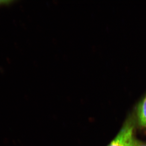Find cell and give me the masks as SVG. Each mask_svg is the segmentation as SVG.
Segmentation results:
<instances>
[{
  "mask_svg": "<svg viewBox=\"0 0 146 146\" xmlns=\"http://www.w3.org/2000/svg\"><path fill=\"white\" fill-rule=\"evenodd\" d=\"M133 146H146V145L142 143L139 141L137 140H133Z\"/></svg>",
  "mask_w": 146,
  "mask_h": 146,
  "instance_id": "277c9868",
  "label": "cell"
},
{
  "mask_svg": "<svg viewBox=\"0 0 146 146\" xmlns=\"http://www.w3.org/2000/svg\"><path fill=\"white\" fill-rule=\"evenodd\" d=\"M133 136L128 140L125 146H133Z\"/></svg>",
  "mask_w": 146,
  "mask_h": 146,
  "instance_id": "3957f363",
  "label": "cell"
},
{
  "mask_svg": "<svg viewBox=\"0 0 146 146\" xmlns=\"http://www.w3.org/2000/svg\"><path fill=\"white\" fill-rule=\"evenodd\" d=\"M133 126L127 123L123 126L115 139L108 146H125L129 139L133 136Z\"/></svg>",
  "mask_w": 146,
  "mask_h": 146,
  "instance_id": "6da1fadb",
  "label": "cell"
},
{
  "mask_svg": "<svg viewBox=\"0 0 146 146\" xmlns=\"http://www.w3.org/2000/svg\"><path fill=\"white\" fill-rule=\"evenodd\" d=\"M138 116L140 125L146 126V97L140 103L138 107Z\"/></svg>",
  "mask_w": 146,
  "mask_h": 146,
  "instance_id": "7a4b0ae2",
  "label": "cell"
}]
</instances>
